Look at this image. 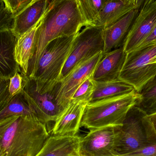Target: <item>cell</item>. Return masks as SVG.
<instances>
[{
    "label": "cell",
    "instance_id": "cell-10",
    "mask_svg": "<svg viewBox=\"0 0 156 156\" xmlns=\"http://www.w3.org/2000/svg\"><path fill=\"white\" fill-rule=\"evenodd\" d=\"M103 56V52L78 66L67 76L58 81L56 85V100L64 110L69 104L75 91L87 78L93 75Z\"/></svg>",
    "mask_w": 156,
    "mask_h": 156
},
{
    "label": "cell",
    "instance_id": "cell-27",
    "mask_svg": "<svg viewBox=\"0 0 156 156\" xmlns=\"http://www.w3.org/2000/svg\"><path fill=\"white\" fill-rule=\"evenodd\" d=\"M33 0H2L5 7L9 9L13 16L29 5Z\"/></svg>",
    "mask_w": 156,
    "mask_h": 156
},
{
    "label": "cell",
    "instance_id": "cell-11",
    "mask_svg": "<svg viewBox=\"0 0 156 156\" xmlns=\"http://www.w3.org/2000/svg\"><path fill=\"white\" fill-rule=\"evenodd\" d=\"M156 27V1L139 11L123 44L126 54L137 48Z\"/></svg>",
    "mask_w": 156,
    "mask_h": 156
},
{
    "label": "cell",
    "instance_id": "cell-24",
    "mask_svg": "<svg viewBox=\"0 0 156 156\" xmlns=\"http://www.w3.org/2000/svg\"><path fill=\"white\" fill-rule=\"evenodd\" d=\"M95 88V81L92 75L81 83L73 94L70 101H83L89 103L91 100Z\"/></svg>",
    "mask_w": 156,
    "mask_h": 156
},
{
    "label": "cell",
    "instance_id": "cell-1",
    "mask_svg": "<svg viewBox=\"0 0 156 156\" xmlns=\"http://www.w3.org/2000/svg\"><path fill=\"white\" fill-rule=\"evenodd\" d=\"M85 26L78 0H51L37 27L26 76L33 78L40 56L48 43L58 37L77 34Z\"/></svg>",
    "mask_w": 156,
    "mask_h": 156
},
{
    "label": "cell",
    "instance_id": "cell-2",
    "mask_svg": "<svg viewBox=\"0 0 156 156\" xmlns=\"http://www.w3.org/2000/svg\"><path fill=\"white\" fill-rule=\"evenodd\" d=\"M50 136L39 120L12 116L0 122V152L2 156H36Z\"/></svg>",
    "mask_w": 156,
    "mask_h": 156
},
{
    "label": "cell",
    "instance_id": "cell-28",
    "mask_svg": "<svg viewBox=\"0 0 156 156\" xmlns=\"http://www.w3.org/2000/svg\"><path fill=\"white\" fill-rule=\"evenodd\" d=\"M13 20L12 14L2 2L0 5V29L6 27H12Z\"/></svg>",
    "mask_w": 156,
    "mask_h": 156
},
{
    "label": "cell",
    "instance_id": "cell-8",
    "mask_svg": "<svg viewBox=\"0 0 156 156\" xmlns=\"http://www.w3.org/2000/svg\"><path fill=\"white\" fill-rule=\"evenodd\" d=\"M145 114L136 105L129 111L122 126L118 128L117 155H126L150 144L143 121Z\"/></svg>",
    "mask_w": 156,
    "mask_h": 156
},
{
    "label": "cell",
    "instance_id": "cell-6",
    "mask_svg": "<svg viewBox=\"0 0 156 156\" xmlns=\"http://www.w3.org/2000/svg\"><path fill=\"white\" fill-rule=\"evenodd\" d=\"M103 28L87 26L77 34L58 81L67 76L83 62L93 57L100 52H103Z\"/></svg>",
    "mask_w": 156,
    "mask_h": 156
},
{
    "label": "cell",
    "instance_id": "cell-26",
    "mask_svg": "<svg viewBox=\"0 0 156 156\" xmlns=\"http://www.w3.org/2000/svg\"><path fill=\"white\" fill-rule=\"evenodd\" d=\"M10 79L0 77V112L9 103L12 97L9 93Z\"/></svg>",
    "mask_w": 156,
    "mask_h": 156
},
{
    "label": "cell",
    "instance_id": "cell-35",
    "mask_svg": "<svg viewBox=\"0 0 156 156\" xmlns=\"http://www.w3.org/2000/svg\"><path fill=\"white\" fill-rule=\"evenodd\" d=\"M48 1H49V2H50V1H51V0H48Z\"/></svg>",
    "mask_w": 156,
    "mask_h": 156
},
{
    "label": "cell",
    "instance_id": "cell-14",
    "mask_svg": "<svg viewBox=\"0 0 156 156\" xmlns=\"http://www.w3.org/2000/svg\"><path fill=\"white\" fill-rule=\"evenodd\" d=\"M49 3L48 0H33L13 16L12 29L17 38L40 21Z\"/></svg>",
    "mask_w": 156,
    "mask_h": 156
},
{
    "label": "cell",
    "instance_id": "cell-16",
    "mask_svg": "<svg viewBox=\"0 0 156 156\" xmlns=\"http://www.w3.org/2000/svg\"><path fill=\"white\" fill-rule=\"evenodd\" d=\"M126 54L123 46L103 55L93 74L96 81H108L119 79Z\"/></svg>",
    "mask_w": 156,
    "mask_h": 156
},
{
    "label": "cell",
    "instance_id": "cell-29",
    "mask_svg": "<svg viewBox=\"0 0 156 156\" xmlns=\"http://www.w3.org/2000/svg\"><path fill=\"white\" fill-rule=\"evenodd\" d=\"M126 156H156V143L147 145Z\"/></svg>",
    "mask_w": 156,
    "mask_h": 156
},
{
    "label": "cell",
    "instance_id": "cell-17",
    "mask_svg": "<svg viewBox=\"0 0 156 156\" xmlns=\"http://www.w3.org/2000/svg\"><path fill=\"white\" fill-rule=\"evenodd\" d=\"M81 137L50 136L36 156H80Z\"/></svg>",
    "mask_w": 156,
    "mask_h": 156
},
{
    "label": "cell",
    "instance_id": "cell-23",
    "mask_svg": "<svg viewBox=\"0 0 156 156\" xmlns=\"http://www.w3.org/2000/svg\"><path fill=\"white\" fill-rule=\"evenodd\" d=\"M140 94V98L136 106L147 115L156 112V76Z\"/></svg>",
    "mask_w": 156,
    "mask_h": 156
},
{
    "label": "cell",
    "instance_id": "cell-18",
    "mask_svg": "<svg viewBox=\"0 0 156 156\" xmlns=\"http://www.w3.org/2000/svg\"><path fill=\"white\" fill-rule=\"evenodd\" d=\"M136 9L133 4L121 0H109L103 7L92 26L105 28Z\"/></svg>",
    "mask_w": 156,
    "mask_h": 156
},
{
    "label": "cell",
    "instance_id": "cell-19",
    "mask_svg": "<svg viewBox=\"0 0 156 156\" xmlns=\"http://www.w3.org/2000/svg\"><path fill=\"white\" fill-rule=\"evenodd\" d=\"M40 21L17 38L15 49V56L20 67L21 73L25 76L27 75L29 62L34 50L36 34Z\"/></svg>",
    "mask_w": 156,
    "mask_h": 156
},
{
    "label": "cell",
    "instance_id": "cell-34",
    "mask_svg": "<svg viewBox=\"0 0 156 156\" xmlns=\"http://www.w3.org/2000/svg\"><path fill=\"white\" fill-rule=\"evenodd\" d=\"M0 156H2V154H1V152H0Z\"/></svg>",
    "mask_w": 156,
    "mask_h": 156
},
{
    "label": "cell",
    "instance_id": "cell-9",
    "mask_svg": "<svg viewBox=\"0 0 156 156\" xmlns=\"http://www.w3.org/2000/svg\"><path fill=\"white\" fill-rule=\"evenodd\" d=\"M119 126H106L90 130L81 137L80 156H116Z\"/></svg>",
    "mask_w": 156,
    "mask_h": 156
},
{
    "label": "cell",
    "instance_id": "cell-15",
    "mask_svg": "<svg viewBox=\"0 0 156 156\" xmlns=\"http://www.w3.org/2000/svg\"><path fill=\"white\" fill-rule=\"evenodd\" d=\"M139 12L136 9H134L117 22L103 28V55L123 46L125 38Z\"/></svg>",
    "mask_w": 156,
    "mask_h": 156
},
{
    "label": "cell",
    "instance_id": "cell-21",
    "mask_svg": "<svg viewBox=\"0 0 156 156\" xmlns=\"http://www.w3.org/2000/svg\"><path fill=\"white\" fill-rule=\"evenodd\" d=\"M16 115L29 116L38 120L34 110L23 91L13 96L8 105L0 112V122Z\"/></svg>",
    "mask_w": 156,
    "mask_h": 156
},
{
    "label": "cell",
    "instance_id": "cell-33",
    "mask_svg": "<svg viewBox=\"0 0 156 156\" xmlns=\"http://www.w3.org/2000/svg\"><path fill=\"white\" fill-rule=\"evenodd\" d=\"M2 0H0V5H1V3H2Z\"/></svg>",
    "mask_w": 156,
    "mask_h": 156
},
{
    "label": "cell",
    "instance_id": "cell-4",
    "mask_svg": "<svg viewBox=\"0 0 156 156\" xmlns=\"http://www.w3.org/2000/svg\"><path fill=\"white\" fill-rule=\"evenodd\" d=\"M156 44L126 54L119 79L140 93L156 76Z\"/></svg>",
    "mask_w": 156,
    "mask_h": 156
},
{
    "label": "cell",
    "instance_id": "cell-36",
    "mask_svg": "<svg viewBox=\"0 0 156 156\" xmlns=\"http://www.w3.org/2000/svg\"></svg>",
    "mask_w": 156,
    "mask_h": 156
},
{
    "label": "cell",
    "instance_id": "cell-30",
    "mask_svg": "<svg viewBox=\"0 0 156 156\" xmlns=\"http://www.w3.org/2000/svg\"><path fill=\"white\" fill-rule=\"evenodd\" d=\"M156 1V0H136L135 3L136 9L140 11L142 8Z\"/></svg>",
    "mask_w": 156,
    "mask_h": 156
},
{
    "label": "cell",
    "instance_id": "cell-32",
    "mask_svg": "<svg viewBox=\"0 0 156 156\" xmlns=\"http://www.w3.org/2000/svg\"><path fill=\"white\" fill-rule=\"evenodd\" d=\"M121 1L133 4L134 5H135L136 2V0H121Z\"/></svg>",
    "mask_w": 156,
    "mask_h": 156
},
{
    "label": "cell",
    "instance_id": "cell-22",
    "mask_svg": "<svg viewBox=\"0 0 156 156\" xmlns=\"http://www.w3.org/2000/svg\"><path fill=\"white\" fill-rule=\"evenodd\" d=\"M109 0H78L86 26H92L101 10Z\"/></svg>",
    "mask_w": 156,
    "mask_h": 156
},
{
    "label": "cell",
    "instance_id": "cell-20",
    "mask_svg": "<svg viewBox=\"0 0 156 156\" xmlns=\"http://www.w3.org/2000/svg\"><path fill=\"white\" fill-rule=\"evenodd\" d=\"M95 81V90L90 103L122 96L135 90L132 85L120 79L108 81Z\"/></svg>",
    "mask_w": 156,
    "mask_h": 156
},
{
    "label": "cell",
    "instance_id": "cell-5",
    "mask_svg": "<svg viewBox=\"0 0 156 156\" xmlns=\"http://www.w3.org/2000/svg\"><path fill=\"white\" fill-rule=\"evenodd\" d=\"M76 35L58 37L48 43L40 56L32 78L44 84L57 82Z\"/></svg>",
    "mask_w": 156,
    "mask_h": 156
},
{
    "label": "cell",
    "instance_id": "cell-31",
    "mask_svg": "<svg viewBox=\"0 0 156 156\" xmlns=\"http://www.w3.org/2000/svg\"><path fill=\"white\" fill-rule=\"evenodd\" d=\"M147 115L156 133V112L150 115Z\"/></svg>",
    "mask_w": 156,
    "mask_h": 156
},
{
    "label": "cell",
    "instance_id": "cell-13",
    "mask_svg": "<svg viewBox=\"0 0 156 156\" xmlns=\"http://www.w3.org/2000/svg\"><path fill=\"white\" fill-rule=\"evenodd\" d=\"M17 37L12 27L0 29V77L10 79L17 72H21L16 60L15 49Z\"/></svg>",
    "mask_w": 156,
    "mask_h": 156
},
{
    "label": "cell",
    "instance_id": "cell-3",
    "mask_svg": "<svg viewBox=\"0 0 156 156\" xmlns=\"http://www.w3.org/2000/svg\"><path fill=\"white\" fill-rule=\"evenodd\" d=\"M140 94L136 90L128 94L95 102L86 106L81 127L89 130L106 126H120L129 111L137 105Z\"/></svg>",
    "mask_w": 156,
    "mask_h": 156
},
{
    "label": "cell",
    "instance_id": "cell-7",
    "mask_svg": "<svg viewBox=\"0 0 156 156\" xmlns=\"http://www.w3.org/2000/svg\"><path fill=\"white\" fill-rule=\"evenodd\" d=\"M23 91L34 110L38 120L47 124L55 122L63 109L56 100V85L37 83L35 79L24 76Z\"/></svg>",
    "mask_w": 156,
    "mask_h": 156
},
{
    "label": "cell",
    "instance_id": "cell-25",
    "mask_svg": "<svg viewBox=\"0 0 156 156\" xmlns=\"http://www.w3.org/2000/svg\"><path fill=\"white\" fill-rule=\"evenodd\" d=\"M23 75L21 72H17L10 79L9 93L13 97L23 91Z\"/></svg>",
    "mask_w": 156,
    "mask_h": 156
},
{
    "label": "cell",
    "instance_id": "cell-12",
    "mask_svg": "<svg viewBox=\"0 0 156 156\" xmlns=\"http://www.w3.org/2000/svg\"><path fill=\"white\" fill-rule=\"evenodd\" d=\"M88 103L71 100L55 122L52 135L73 136L77 135L81 127L82 120Z\"/></svg>",
    "mask_w": 156,
    "mask_h": 156
}]
</instances>
